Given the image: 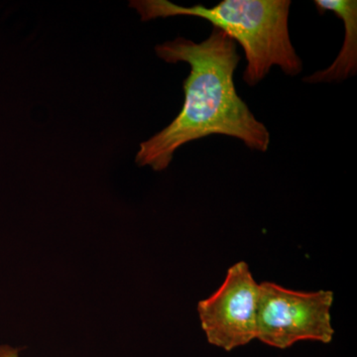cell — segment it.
Wrapping results in <instances>:
<instances>
[{
	"label": "cell",
	"mask_w": 357,
	"mask_h": 357,
	"mask_svg": "<svg viewBox=\"0 0 357 357\" xmlns=\"http://www.w3.org/2000/svg\"><path fill=\"white\" fill-rule=\"evenodd\" d=\"M155 52L166 63H187L191 73L183 84L185 98L180 114L141 143L135 158L138 166L164 171L178 148L213 134L236 138L255 151H267L269 131L237 95L234 77L241 57L236 41L213 27L201 43L178 37L157 45Z\"/></svg>",
	"instance_id": "obj_1"
},
{
	"label": "cell",
	"mask_w": 357,
	"mask_h": 357,
	"mask_svg": "<svg viewBox=\"0 0 357 357\" xmlns=\"http://www.w3.org/2000/svg\"><path fill=\"white\" fill-rule=\"evenodd\" d=\"M258 299L259 284L248 263L232 265L222 286L198 305L208 344L231 351L256 340Z\"/></svg>",
	"instance_id": "obj_4"
},
{
	"label": "cell",
	"mask_w": 357,
	"mask_h": 357,
	"mask_svg": "<svg viewBox=\"0 0 357 357\" xmlns=\"http://www.w3.org/2000/svg\"><path fill=\"white\" fill-rule=\"evenodd\" d=\"M332 291L302 292L272 282L259 283L256 340L278 349L299 342L331 344Z\"/></svg>",
	"instance_id": "obj_3"
},
{
	"label": "cell",
	"mask_w": 357,
	"mask_h": 357,
	"mask_svg": "<svg viewBox=\"0 0 357 357\" xmlns=\"http://www.w3.org/2000/svg\"><path fill=\"white\" fill-rule=\"evenodd\" d=\"M129 6L142 21L192 16L222 30L243 48L248 62L243 81L248 86L259 84L273 66H278L287 76L302 72V60L289 33L290 0H223L213 7H184L167 0H132Z\"/></svg>",
	"instance_id": "obj_2"
},
{
	"label": "cell",
	"mask_w": 357,
	"mask_h": 357,
	"mask_svg": "<svg viewBox=\"0 0 357 357\" xmlns=\"http://www.w3.org/2000/svg\"><path fill=\"white\" fill-rule=\"evenodd\" d=\"M319 13L332 11L344 21V41L337 59L330 67L303 79L307 84L340 83L357 72V1L356 0H314Z\"/></svg>",
	"instance_id": "obj_5"
},
{
	"label": "cell",
	"mask_w": 357,
	"mask_h": 357,
	"mask_svg": "<svg viewBox=\"0 0 357 357\" xmlns=\"http://www.w3.org/2000/svg\"><path fill=\"white\" fill-rule=\"evenodd\" d=\"M20 349L10 347V345H0V357H20Z\"/></svg>",
	"instance_id": "obj_6"
}]
</instances>
